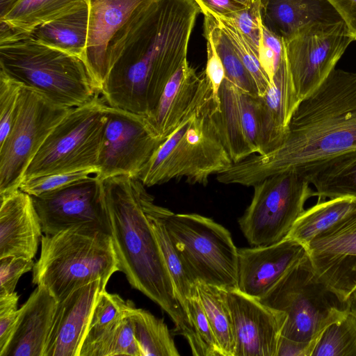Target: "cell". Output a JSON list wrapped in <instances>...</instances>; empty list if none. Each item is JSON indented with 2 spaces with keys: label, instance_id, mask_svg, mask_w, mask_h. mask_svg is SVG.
<instances>
[{
  "label": "cell",
  "instance_id": "cell-16",
  "mask_svg": "<svg viewBox=\"0 0 356 356\" xmlns=\"http://www.w3.org/2000/svg\"><path fill=\"white\" fill-rule=\"evenodd\" d=\"M234 335V356H277L286 314L238 289L225 290Z\"/></svg>",
  "mask_w": 356,
  "mask_h": 356
},
{
  "label": "cell",
  "instance_id": "cell-36",
  "mask_svg": "<svg viewBox=\"0 0 356 356\" xmlns=\"http://www.w3.org/2000/svg\"><path fill=\"white\" fill-rule=\"evenodd\" d=\"M211 15L216 19L229 37L236 52L252 77L259 96H263L270 87V83L260 64L257 51L229 18L214 14Z\"/></svg>",
  "mask_w": 356,
  "mask_h": 356
},
{
  "label": "cell",
  "instance_id": "cell-1",
  "mask_svg": "<svg viewBox=\"0 0 356 356\" xmlns=\"http://www.w3.org/2000/svg\"><path fill=\"white\" fill-rule=\"evenodd\" d=\"M200 9L194 0H149L111 40L101 96L109 106L147 116L187 60Z\"/></svg>",
  "mask_w": 356,
  "mask_h": 356
},
{
  "label": "cell",
  "instance_id": "cell-38",
  "mask_svg": "<svg viewBox=\"0 0 356 356\" xmlns=\"http://www.w3.org/2000/svg\"><path fill=\"white\" fill-rule=\"evenodd\" d=\"M22 84L0 70V145L7 138L18 108Z\"/></svg>",
  "mask_w": 356,
  "mask_h": 356
},
{
  "label": "cell",
  "instance_id": "cell-24",
  "mask_svg": "<svg viewBox=\"0 0 356 356\" xmlns=\"http://www.w3.org/2000/svg\"><path fill=\"white\" fill-rule=\"evenodd\" d=\"M264 26L283 40L314 22L341 19L326 0H261Z\"/></svg>",
  "mask_w": 356,
  "mask_h": 356
},
{
  "label": "cell",
  "instance_id": "cell-17",
  "mask_svg": "<svg viewBox=\"0 0 356 356\" xmlns=\"http://www.w3.org/2000/svg\"><path fill=\"white\" fill-rule=\"evenodd\" d=\"M226 78L218 91L212 119L233 163L259 154L257 97Z\"/></svg>",
  "mask_w": 356,
  "mask_h": 356
},
{
  "label": "cell",
  "instance_id": "cell-39",
  "mask_svg": "<svg viewBox=\"0 0 356 356\" xmlns=\"http://www.w3.org/2000/svg\"><path fill=\"white\" fill-rule=\"evenodd\" d=\"M97 168L55 173L33 177L22 182L19 189L31 196L59 188L72 182L97 175Z\"/></svg>",
  "mask_w": 356,
  "mask_h": 356
},
{
  "label": "cell",
  "instance_id": "cell-45",
  "mask_svg": "<svg viewBox=\"0 0 356 356\" xmlns=\"http://www.w3.org/2000/svg\"><path fill=\"white\" fill-rule=\"evenodd\" d=\"M204 15L227 16L246 8L253 0H194Z\"/></svg>",
  "mask_w": 356,
  "mask_h": 356
},
{
  "label": "cell",
  "instance_id": "cell-37",
  "mask_svg": "<svg viewBox=\"0 0 356 356\" xmlns=\"http://www.w3.org/2000/svg\"><path fill=\"white\" fill-rule=\"evenodd\" d=\"M185 310L195 334L199 356H222L198 293L187 301Z\"/></svg>",
  "mask_w": 356,
  "mask_h": 356
},
{
  "label": "cell",
  "instance_id": "cell-35",
  "mask_svg": "<svg viewBox=\"0 0 356 356\" xmlns=\"http://www.w3.org/2000/svg\"><path fill=\"white\" fill-rule=\"evenodd\" d=\"M312 356H356V318L348 312L327 327Z\"/></svg>",
  "mask_w": 356,
  "mask_h": 356
},
{
  "label": "cell",
  "instance_id": "cell-25",
  "mask_svg": "<svg viewBox=\"0 0 356 356\" xmlns=\"http://www.w3.org/2000/svg\"><path fill=\"white\" fill-rule=\"evenodd\" d=\"M314 186L318 201L338 197H356V149L344 152L300 172Z\"/></svg>",
  "mask_w": 356,
  "mask_h": 356
},
{
  "label": "cell",
  "instance_id": "cell-11",
  "mask_svg": "<svg viewBox=\"0 0 356 356\" xmlns=\"http://www.w3.org/2000/svg\"><path fill=\"white\" fill-rule=\"evenodd\" d=\"M72 109L56 104L22 85L13 124L0 145V196L19 188L40 147Z\"/></svg>",
  "mask_w": 356,
  "mask_h": 356
},
{
  "label": "cell",
  "instance_id": "cell-28",
  "mask_svg": "<svg viewBox=\"0 0 356 356\" xmlns=\"http://www.w3.org/2000/svg\"><path fill=\"white\" fill-rule=\"evenodd\" d=\"M88 0H19L2 22L21 33L29 34L38 26L76 10Z\"/></svg>",
  "mask_w": 356,
  "mask_h": 356
},
{
  "label": "cell",
  "instance_id": "cell-8",
  "mask_svg": "<svg viewBox=\"0 0 356 356\" xmlns=\"http://www.w3.org/2000/svg\"><path fill=\"white\" fill-rule=\"evenodd\" d=\"M154 210L197 282L237 289L238 248L225 227L196 213H175L155 204Z\"/></svg>",
  "mask_w": 356,
  "mask_h": 356
},
{
  "label": "cell",
  "instance_id": "cell-6",
  "mask_svg": "<svg viewBox=\"0 0 356 356\" xmlns=\"http://www.w3.org/2000/svg\"><path fill=\"white\" fill-rule=\"evenodd\" d=\"M212 96L160 145L138 179L145 186L185 179L205 186L233 163L212 119Z\"/></svg>",
  "mask_w": 356,
  "mask_h": 356
},
{
  "label": "cell",
  "instance_id": "cell-22",
  "mask_svg": "<svg viewBox=\"0 0 356 356\" xmlns=\"http://www.w3.org/2000/svg\"><path fill=\"white\" fill-rule=\"evenodd\" d=\"M0 199V259H33L43 232L32 197L19 188Z\"/></svg>",
  "mask_w": 356,
  "mask_h": 356
},
{
  "label": "cell",
  "instance_id": "cell-18",
  "mask_svg": "<svg viewBox=\"0 0 356 356\" xmlns=\"http://www.w3.org/2000/svg\"><path fill=\"white\" fill-rule=\"evenodd\" d=\"M307 254L302 244L289 237L269 245L238 248L237 289L259 300Z\"/></svg>",
  "mask_w": 356,
  "mask_h": 356
},
{
  "label": "cell",
  "instance_id": "cell-34",
  "mask_svg": "<svg viewBox=\"0 0 356 356\" xmlns=\"http://www.w3.org/2000/svg\"><path fill=\"white\" fill-rule=\"evenodd\" d=\"M130 314L122 318L93 343L83 348L79 356H141Z\"/></svg>",
  "mask_w": 356,
  "mask_h": 356
},
{
  "label": "cell",
  "instance_id": "cell-2",
  "mask_svg": "<svg viewBox=\"0 0 356 356\" xmlns=\"http://www.w3.org/2000/svg\"><path fill=\"white\" fill-rule=\"evenodd\" d=\"M356 149V72L334 69L294 111L282 143L217 175L225 184L253 186L281 172H302Z\"/></svg>",
  "mask_w": 356,
  "mask_h": 356
},
{
  "label": "cell",
  "instance_id": "cell-12",
  "mask_svg": "<svg viewBox=\"0 0 356 356\" xmlns=\"http://www.w3.org/2000/svg\"><path fill=\"white\" fill-rule=\"evenodd\" d=\"M353 41L341 19L309 23L283 40L284 58L299 104L335 69Z\"/></svg>",
  "mask_w": 356,
  "mask_h": 356
},
{
  "label": "cell",
  "instance_id": "cell-48",
  "mask_svg": "<svg viewBox=\"0 0 356 356\" xmlns=\"http://www.w3.org/2000/svg\"><path fill=\"white\" fill-rule=\"evenodd\" d=\"M348 307V312L356 318V288L351 291L346 298Z\"/></svg>",
  "mask_w": 356,
  "mask_h": 356
},
{
  "label": "cell",
  "instance_id": "cell-33",
  "mask_svg": "<svg viewBox=\"0 0 356 356\" xmlns=\"http://www.w3.org/2000/svg\"><path fill=\"white\" fill-rule=\"evenodd\" d=\"M135 307L131 300H125L118 294L108 293L106 289L102 290L93 309L81 350L93 343L122 318L129 315Z\"/></svg>",
  "mask_w": 356,
  "mask_h": 356
},
{
  "label": "cell",
  "instance_id": "cell-43",
  "mask_svg": "<svg viewBox=\"0 0 356 356\" xmlns=\"http://www.w3.org/2000/svg\"><path fill=\"white\" fill-rule=\"evenodd\" d=\"M18 300L19 295L15 291L0 294V352L8 343L17 321Z\"/></svg>",
  "mask_w": 356,
  "mask_h": 356
},
{
  "label": "cell",
  "instance_id": "cell-42",
  "mask_svg": "<svg viewBox=\"0 0 356 356\" xmlns=\"http://www.w3.org/2000/svg\"><path fill=\"white\" fill-rule=\"evenodd\" d=\"M35 263L32 259L8 256L0 259V294L15 291L21 276L33 270Z\"/></svg>",
  "mask_w": 356,
  "mask_h": 356
},
{
  "label": "cell",
  "instance_id": "cell-19",
  "mask_svg": "<svg viewBox=\"0 0 356 356\" xmlns=\"http://www.w3.org/2000/svg\"><path fill=\"white\" fill-rule=\"evenodd\" d=\"M211 96L204 72L197 73L186 60L166 83L156 108L145 116L147 126L165 140Z\"/></svg>",
  "mask_w": 356,
  "mask_h": 356
},
{
  "label": "cell",
  "instance_id": "cell-3",
  "mask_svg": "<svg viewBox=\"0 0 356 356\" xmlns=\"http://www.w3.org/2000/svg\"><path fill=\"white\" fill-rule=\"evenodd\" d=\"M105 202L120 271L130 285L156 303L186 339L192 353L198 352L193 327L177 299L159 243L145 213L146 189L138 179L115 176L103 180Z\"/></svg>",
  "mask_w": 356,
  "mask_h": 356
},
{
  "label": "cell",
  "instance_id": "cell-9",
  "mask_svg": "<svg viewBox=\"0 0 356 356\" xmlns=\"http://www.w3.org/2000/svg\"><path fill=\"white\" fill-rule=\"evenodd\" d=\"M106 106L99 95L91 102L72 108L47 136L25 172L23 181L47 175L97 168L106 121Z\"/></svg>",
  "mask_w": 356,
  "mask_h": 356
},
{
  "label": "cell",
  "instance_id": "cell-10",
  "mask_svg": "<svg viewBox=\"0 0 356 356\" xmlns=\"http://www.w3.org/2000/svg\"><path fill=\"white\" fill-rule=\"evenodd\" d=\"M306 177L290 170L271 175L254 184L251 202L238 220L252 246H266L286 238L313 196Z\"/></svg>",
  "mask_w": 356,
  "mask_h": 356
},
{
  "label": "cell",
  "instance_id": "cell-23",
  "mask_svg": "<svg viewBox=\"0 0 356 356\" xmlns=\"http://www.w3.org/2000/svg\"><path fill=\"white\" fill-rule=\"evenodd\" d=\"M57 300L42 284L19 308L11 337L0 356H44Z\"/></svg>",
  "mask_w": 356,
  "mask_h": 356
},
{
  "label": "cell",
  "instance_id": "cell-40",
  "mask_svg": "<svg viewBox=\"0 0 356 356\" xmlns=\"http://www.w3.org/2000/svg\"><path fill=\"white\" fill-rule=\"evenodd\" d=\"M261 9V0H253L246 8L224 16L234 23L257 54L263 31Z\"/></svg>",
  "mask_w": 356,
  "mask_h": 356
},
{
  "label": "cell",
  "instance_id": "cell-20",
  "mask_svg": "<svg viewBox=\"0 0 356 356\" xmlns=\"http://www.w3.org/2000/svg\"><path fill=\"white\" fill-rule=\"evenodd\" d=\"M106 285L95 280L57 302L44 356H79L93 309Z\"/></svg>",
  "mask_w": 356,
  "mask_h": 356
},
{
  "label": "cell",
  "instance_id": "cell-46",
  "mask_svg": "<svg viewBox=\"0 0 356 356\" xmlns=\"http://www.w3.org/2000/svg\"><path fill=\"white\" fill-rule=\"evenodd\" d=\"M347 26L349 35L356 41V0H326Z\"/></svg>",
  "mask_w": 356,
  "mask_h": 356
},
{
  "label": "cell",
  "instance_id": "cell-32",
  "mask_svg": "<svg viewBox=\"0 0 356 356\" xmlns=\"http://www.w3.org/2000/svg\"><path fill=\"white\" fill-rule=\"evenodd\" d=\"M204 16V35L211 39L223 63L226 79L242 91L253 96H259L252 77L218 22L210 13H206Z\"/></svg>",
  "mask_w": 356,
  "mask_h": 356
},
{
  "label": "cell",
  "instance_id": "cell-41",
  "mask_svg": "<svg viewBox=\"0 0 356 356\" xmlns=\"http://www.w3.org/2000/svg\"><path fill=\"white\" fill-rule=\"evenodd\" d=\"M258 57L271 85L273 77L284 58V44L283 40L268 30L264 24Z\"/></svg>",
  "mask_w": 356,
  "mask_h": 356
},
{
  "label": "cell",
  "instance_id": "cell-47",
  "mask_svg": "<svg viewBox=\"0 0 356 356\" xmlns=\"http://www.w3.org/2000/svg\"><path fill=\"white\" fill-rule=\"evenodd\" d=\"M315 342H301L281 337L277 356H312Z\"/></svg>",
  "mask_w": 356,
  "mask_h": 356
},
{
  "label": "cell",
  "instance_id": "cell-4",
  "mask_svg": "<svg viewBox=\"0 0 356 356\" xmlns=\"http://www.w3.org/2000/svg\"><path fill=\"white\" fill-rule=\"evenodd\" d=\"M0 70L56 104L76 108L101 95L84 61L0 25Z\"/></svg>",
  "mask_w": 356,
  "mask_h": 356
},
{
  "label": "cell",
  "instance_id": "cell-30",
  "mask_svg": "<svg viewBox=\"0 0 356 356\" xmlns=\"http://www.w3.org/2000/svg\"><path fill=\"white\" fill-rule=\"evenodd\" d=\"M197 289L222 356H234V335L224 289L202 282H197Z\"/></svg>",
  "mask_w": 356,
  "mask_h": 356
},
{
  "label": "cell",
  "instance_id": "cell-15",
  "mask_svg": "<svg viewBox=\"0 0 356 356\" xmlns=\"http://www.w3.org/2000/svg\"><path fill=\"white\" fill-rule=\"evenodd\" d=\"M305 248L318 277L346 300L356 288V202L346 215Z\"/></svg>",
  "mask_w": 356,
  "mask_h": 356
},
{
  "label": "cell",
  "instance_id": "cell-26",
  "mask_svg": "<svg viewBox=\"0 0 356 356\" xmlns=\"http://www.w3.org/2000/svg\"><path fill=\"white\" fill-rule=\"evenodd\" d=\"M88 32V6L42 24L29 35L49 47L76 56L85 63Z\"/></svg>",
  "mask_w": 356,
  "mask_h": 356
},
{
  "label": "cell",
  "instance_id": "cell-27",
  "mask_svg": "<svg viewBox=\"0 0 356 356\" xmlns=\"http://www.w3.org/2000/svg\"><path fill=\"white\" fill-rule=\"evenodd\" d=\"M143 204L145 213L161 248L176 296L185 310L187 301L197 294V281L174 247L163 223L154 210V198L147 191L143 195Z\"/></svg>",
  "mask_w": 356,
  "mask_h": 356
},
{
  "label": "cell",
  "instance_id": "cell-29",
  "mask_svg": "<svg viewBox=\"0 0 356 356\" xmlns=\"http://www.w3.org/2000/svg\"><path fill=\"white\" fill-rule=\"evenodd\" d=\"M355 202L356 197L348 196L318 201L315 205L302 212L287 237L305 247L315 236L346 215Z\"/></svg>",
  "mask_w": 356,
  "mask_h": 356
},
{
  "label": "cell",
  "instance_id": "cell-7",
  "mask_svg": "<svg viewBox=\"0 0 356 356\" xmlns=\"http://www.w3.org/2000/svg\"><path fill=\"white\" fill-rule=\"evenodd\" d=\"M286 314L282 337L317 343L325 329L348 313L346 300L325 284L307 254L259 300Z\"/></svg>",
  "mask_w": 356,
  "mask_h": 356
},
{
  "label": "cell",
  "instance_id": "cell-13",
  "mask_svg": "<svg viewBox=\"0 0 356 356\" xmlns=\"http://www.w3.org/2000/svg\"><path fill=\"white\" fill-rule=\"evenodd\" d=\"M105 111L97 177L102 181L121 175L138 179L165 140L152 133L145 115L107 104Z\"/></svg>",
  "mask_w": 356,
  "mask_h": 356
},
{
  "label": "cell",
  "instance_id": "cell-31",
  "mask_svg": "<svg viewBox=\"0 0 356 356\" xmlns=\"http://www.w3.org/2000/svg\"><path fill=\"white\" fill-rule=\"evenodd\" d=\"M135 338L141 356H179L172 336L163 318L134 308L131 312Z\"/></svg>",
  "mask_w": 356,
  "mask_h": 356
},
{
  "label": "cell",
  "instance_id": "cell-44",
  "mask_svg": "<svg viewBox=\"0 0 356 356\" xmlns=\"http://www.w3.org/2000/svg\"><path fill=\"white\" fill-rule=\"evenodd\" d=\"M207 41V63L204 70L212 90V98L214 103L218 104V91L226 78L225 70L211 39L204 35Z\"/></svg>",
  "mask_w": 356,
  "mask_h": 356
},
{
  "label": "cell",
  "instance_id": "cell-14",
  "mask_svg": "<svg viewBox=\"0 0 356 356\" xmlns=\"http://www.w3.org/2000/svg\"><path fill=\"white\" fill-rule=\"evenodd\" d=\"M31 197L45 235L82 224L97 225L110 234L103 181L97 175Z\"/></svg>",
  "mask_w": 356,
  "mask_h": 356
},
{
  "label": "cell",
  "instance_id": "cell-5",
  "mask_svg": "<svg viewBox=\"0 0 356 356\" xmlns=\"http://www.w3.org/2000/svg\"><path fill=\"white\" fill-rule=\"evenodd\" d=\"M33 283L47 288L57 302L97 280L107 284L120 271L111 235L92 224L77 225L41 238Z\"/></svg>",
  "mask_w": 356,
  "mask_h": 356
},
{
  "label": "cell",
  "instance_id": "cell-21",
  "mask_svg": "<svg viewBox=\"0 0 356 356\" xmlns=\"http://www.w3.org/2000/svg\"><path fill=\"white\" fill-rule=\"evenodd\" d=\"M149 0H88V32L85 64L100 91L106 79L108 44L136 10Z\"/></svg>",
  "mask_w": 356,
  "mask_h": 356
},
{
  "label": "cell",
  "instance_id": "cell-49",
  "mask_svg": "<svg viewBox=\"0 0 356 356\" xmlns=\"http://www.w3.org/2000/svg\"><path fill=\"white\" fill-rule=\"evenodd\" d=\"M19 0H0V17L4 16Z\"/></svg>",
  "mask_w": 356,
  "mask_h": 356
}]
</instances>
